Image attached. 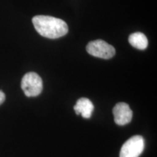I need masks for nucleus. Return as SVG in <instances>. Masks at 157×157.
<instances>
[{"mask_svg": "<svg viewBox=\"0 0 157 157\" xmlns=\"http://www.w3.org/2000/svg\"><path fill=\"white\" fill-rule=\"evenodd\" d=\"M33 24L41 36L49 39H58L68 33L67 23L62 19L48 16L36 15L32 19Z\"/></svg>", "mask_w": 157, "mask_h": 157, "instance_id": "nucleus-1", "label": "nucleus"}, {"mask_svg": "<svg viewBox=\"0 0 157 157\" xmlns=\"http://www.w3.org/2000/svg\"><path fill=\"white\" fill-rule=\"evenodd\" d=\"M21 88L27 97L38 96L43 89L42 78L35 72H29L23 76L21 81Z\"/></svg>", "mask_w": 157, "mask_h": 157, "instance_id": "nucleus-2", "label": "nucleus"}, {"mask_svg": "<svg viewBox=\"0 0 157 157\" xmlns=\"http://www.w3.org/2000/svg\"><path fill=\"white\" fill-rule=\"evenodd\" d=\"M86 50L91 56L102 59H110L116 54V50L112 45L101 39L94 40L88 43Z\"/></svg>", "mask_w": 157, "mask_h": 157, "instance_id": "nucleus-3", "label": "nucleus"}, {"mask_svg": "<svg viewBox=\"0 0 157 157\" xmlns=\"http://www.w3.org/2000/svg\"><path fill=\"white\" fill-rule=\"evenodd\" d=\"M144 139L140 135H135L123 144L119 157H139L144 150Z\"/></svg>", "mask_w": 157, "mask_h": 157, "instance_id": "nucleus-4", "label": "nucleus"}, {"mask_svg": "<svg viewBox=\"0 0 157 157\" xmlns=\"http://www.w3.org/2000/svg\"><path fill=\"white\" fill-rule=\"evenodd\" d=\"M113 114L114 117L115 123L120 126L129 123L132 119V111L130 109L128 104L125 103L116 104L113 109Z\"/></svg>", "mask_w": 157, "mask_h": 157, "instance_id": "nucleus-5", "label": "nucleus"}, {"mask_svg": "<svg viewBox=\"0 0 157 157\" xmlns=\"http://www.w3.org/2000/svg\"><path fill=\"white\" fill-rule=\"evenodd\" d=\"M74 109L77 115L82 114L84 119H90L94 111V105L88 98H82L76 101Z\"/></svg>", "mask_w": 157, "mask_h": 157, "instance_id": "nucleus-6", "label": "nucleus"}, {"mask_svg": "<svg viewBox=\"0 0 157 157\" xmlns=\"http://www.w3.org/2000/svg\"><path fill=\"white\" fill-rule=\"evenodd\" d=\"M129 42L135 48L140 50L146 49L148 44V39L146 35L141 32H135L129 35Z\"/></svg>", "mask_w": 157, "mask_h": 157, "instance_id": "nucleus-7", "label": "nucleus"}, {"mask_svg": "<svg viewBox=\"0 0 157 157\" xmlns=\"http://www.w3.org/2000/svg\"><path fill=\"white\" fill-rule=\"evenodd\" d=\"M5 101V95L2 91L0 90V105H2Z\"/></svg>", "mask_w": 157, "mask_h": 157, "instance_id": "nucleus-8", "label": "nucleus"}]
</instances>
